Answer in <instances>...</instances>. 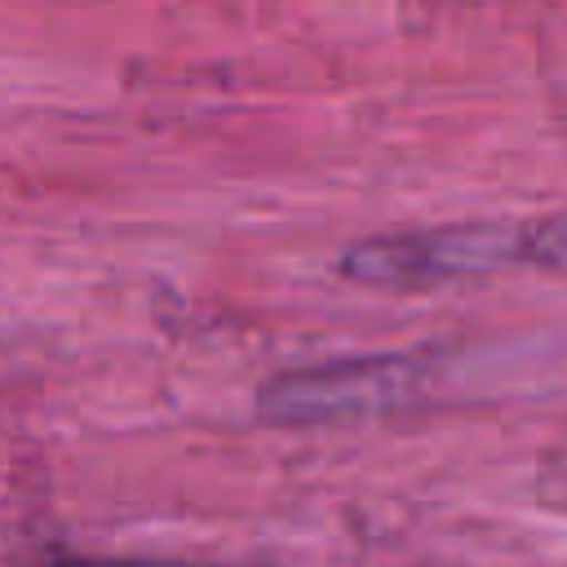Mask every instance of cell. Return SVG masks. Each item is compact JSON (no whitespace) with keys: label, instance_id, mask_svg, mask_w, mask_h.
<instances>
[{"label":"cell","instance_id":"6da1fadb","mask_svg":"<svg viewBox=\"0 0 567 567\" xmlns=\"http://www.w3.org/2000/svg\"><path fill=\"white\" fill-rule=\"evenodd\" d=\"M505 266H563V217L540 221H465L354 244L341 275L368 288H434L443 279L487 275Z\"/></svg>","mask_w":567,"mask_h":567},{"label":"cell","instance_id":"7a4b0ae2","mask_svg":"<svg viewBox=\"0 0 567 567\" xmlns=\"http://www.w3.org/2000/svg\"><path fill=\"white\" fill-rule=\"evenodd\" d=\"M430 359L416 354H368V359H332L315 368H297L270 377L257 394V412L284 425L306 421H341L390 408L408 399L425 381Z\"/></svg>","mask_w":567,"mask_h":567}]
</instances>
